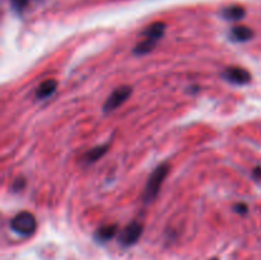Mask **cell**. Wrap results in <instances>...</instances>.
Here are the masks:
<instances>
[{
	"instance_id": "1",
	"label": "cell",
	"mask_w": 261,
	"mask_h": 260,
	"mask_svg": "<svg viewBox=\"0 0 261 260\" xmlns=\"http://www.w3.org/2000/svg\"><path fill=\"white\" fill-rule=\"evenodd\" d=\"M168 171H170V165H168V163H163V165L158 166V167L153 171L152 175L148 178V183L144 189V194H143V199H144L145 203H149V201H152L153 199L157 196L163 181L167 177Z\"/></svg>"
},
{
	"instance_id": "2",
	"label": "cell",
	"mask_w": 261,
	"mask_h": 260,
	"mask_svg": "<svg viewBox=\"0 0 261 260\" xmlns=\"http://www.w3.org/2000/svg\"><path fill=\"white\" fill-rule=\"evenodd\" d=\"M10 228L22 236H31L37 228V221L31 212H20L10 221Z\"/></svg>"
},
{
	"instance_id": "3",
	"label": "cell",
	"mask_w": 261,
	"mask_h": 260,
	"mask_svg": "<svg viewBox=\"0 0 261 260\" xmlns=\"http://www.w3.org/2000/svg\"><path fill=\"white\" fill-rule=\"evenodd\" d=\"M133 88L130 86H121L119 88L115 89L111 94L109 96V98L106 99L103 105V111L105 112H111L114 110H116L117 107L121 106L129 96L132 94Z\"/></svg>"
},
{
	"instance_id": "4",
	"label": "cell",
	"mask_w": 261,
	"mask_h": 260,
	"mask_svg": "<svg viewBox=\"0 0 261 260\" xmlns=\"http://www.w3.org/2000/svg\"><path fill=\"white\" fill-rule=\"evenodd\" d=\"M143 227L142 224L137 223V222H133L129 226L125 227L122 229V232H120L119 235V241L120 244H122L124 246H130V245L135 244V242L139 240V237L142 236Z\"/></svg>"
},
{
	"instance_id": "5",
	"label": "cell",
	"mask_w": 261,
	"mask_h": 260,
	"mask_svg": "<svg viewBox=\"0 0 261 260\" xmlns=\"http://www.w3.org/2000/svg\"><path fill=\"white\" fill-rule=\"evenodd\" d=\"M223 76L226 81L234 84H247L251 81V74H250L246 69L240 68V66H231V68H227L226 71L223 73Z\"/></svg>"
},
{
	"instance_id": "6",
	"label": "cell",
	"mask_w": 261,
	"mask_h": 260,
	"mask_svg": "<svg viewBox=\"0 0 261 260\" xmlns=\"http://www.w3.org/2000/svg\"><path fill=\"white\" fill-rule=\"evenodd\" d=\"M254 36V31L246 25H236L231 31V38L237 42H245V41L251 40Z\"/></svg>"
},
{
	"instance_id": "7",
	"label": "cell",
	"mask_w": 261,
	"mask_h": 260,
	"mask_svg": "<svg viewBox=\"0 0 261 260\" xmlns=\"http://www.w3.org/2000/svg\"><path fill=\"white\" fill-rule=\"evenodd\" d=\"M56 87H58V82L54 79H47L38 86L37 91H36V97L38 99L47 98L56 91Z\"/></svg>"
},
{
	"instance_id": "8",
	"label": "cell",
	"mask_w": 261,
	"mask_h": 260,
	"mask_svg": "<svg viewBox=\"0 0 261 260\" xmlns=\"http://www.w3.org/2000/svg\"><path fill=\"white\" fill-rule=\"evenodd\" d=\"M166 30V24L162 22H155L153 24H150L149 27H147V30L144 31V36L147 38H152V40L158 41L163 36Z\"/></svg>"
},
{
	"instance_id": "9",
	"label": "cell",
	"mask_w": 261,
	"mask_h": 260,
	"mask_svg": "<svg viewBox=\"0 0 261 260\" xmlns=\"http://www.w3.org/2000/svg\"><path fill=\"white\" fill-rule=\"evenodd\" d=\"M246 12L241 5H232L223 10V17L228 20H240L245 17Z\"/></svg>"
},
{
	"instance_id": "10",
	"label": "cell",
	"mask_w": 261,
	"mask_h": 260,
	"mask_svg": "<svg viewBox=\"0 0 261 260\" xmlns=\"http://www.w3.org/2000/svg\"><path fill=\"white\" fill-rule=\"evenodd\" d=\"M117 232V226L116 224H109V226L101 227V228L97 231L96 237L99 241H107V240L112 239V237L116 235Z\"/></svg>"
},
{
	"instance_id": "11",
	"label": "cell",
	"mask_w": 261,
	"mask_h": 260,
	"mask_svg": "<svg viewBox=\"0 0 261 260\" xmlns=\"http://www.w3.org/2000/svg\"><path fill=\"white\" fill-rule=\"evenodd\" d=\"M155 42H157V41L152 40V38H145V40H143L142 42H139L135 46L134 53L137 54V55H145V54L150 53V51L154 48Z\"/></svg>"
},
{
	"instance_id": "12",
	"label": "cell",
	"mask_w": 261,
	"mask_h": 260,
	"mask_svg": "<svg viewBox=\"0 0 261 260\" xmlns=\"http://www.w3.org/2000/svg\"><path fill=\"white\" fill-rule=\"evenodd\" d=\"M107 148H109L107 145H99V147H96L93 148V149L89 150V152L86 154L87 162H96L98 158H101L102 155L106 153Z\"/></svg>"
},
{
	"instance_id": "13",
	"label": "cell",
	"mask_w": 261,
	"mask_h": 260,
	"mask_svg": "<svg viewBox=\"0 0 261 260\" xmlns=\"http://www.w3.org/2000/svg\"><path fill=\"white\" fill-rule=\"evenodd\" d=\"M10 3H12V7L15 10H22L27 5L28 0H10Z\"/></svg>"
},
{
	"instance_id": "14",
	"label": "cell",
	"mask_w": 261,
	"mask_h": 260,
	"mask_svg": "<svg viewBox=\"0 0 261 260\" xmlns=\"http://www.w3.org/2000/svg\"><path fill=\"white\" fill-rule=\"evenodd\" d=\"M234 209H236L239 213L245 214L247 212V205H246V204H244V203H239L236 206H234Z\"/></svg>"
},
{
	"instance_id": "15",
	"label": "cell",
	"mask_w": 261,
	"mask_h": 260,
	"mask_svg": "<svg viewBox=\"0 0 261 260\" xmlns=\"http://www.w3.org/2000/svg\"><path fill=\"white\" fill-rule=\"evenodd\" d=\"M23 185H24V178H17L14 185H13V189H14V190H20V189L23 188Z\"/></svg>"
},
{
	"instance_id": "16",
	"label": "cell",
	"mask_w": 261,
	"mask_h": 260,
	"mask_svg": "<svg viewBox=\"0 0 261 260\" xmlns=\"http://www.w3.org/2000/svg\"><path fill=\"white\" fill-rule=\"evenodd\" d=\"M254 176L256 178H261V167H257L254 170Z\"/></svg>"
},
{
	"instance_id": "17",
	"label": "cell",
	"mask_w": 261,
	"mask_h": 260,
	"mask_svg": "<svg viewBox=\"0 0 261 260\" xmlns=\"http://www.w3.org/2000/svg\"><path fill=\"white\" fill-rule=\"evenodd\" d=\"M211 260H218V259H217V257H213V259H211Z\"/></svg>"
}]
</instances>
